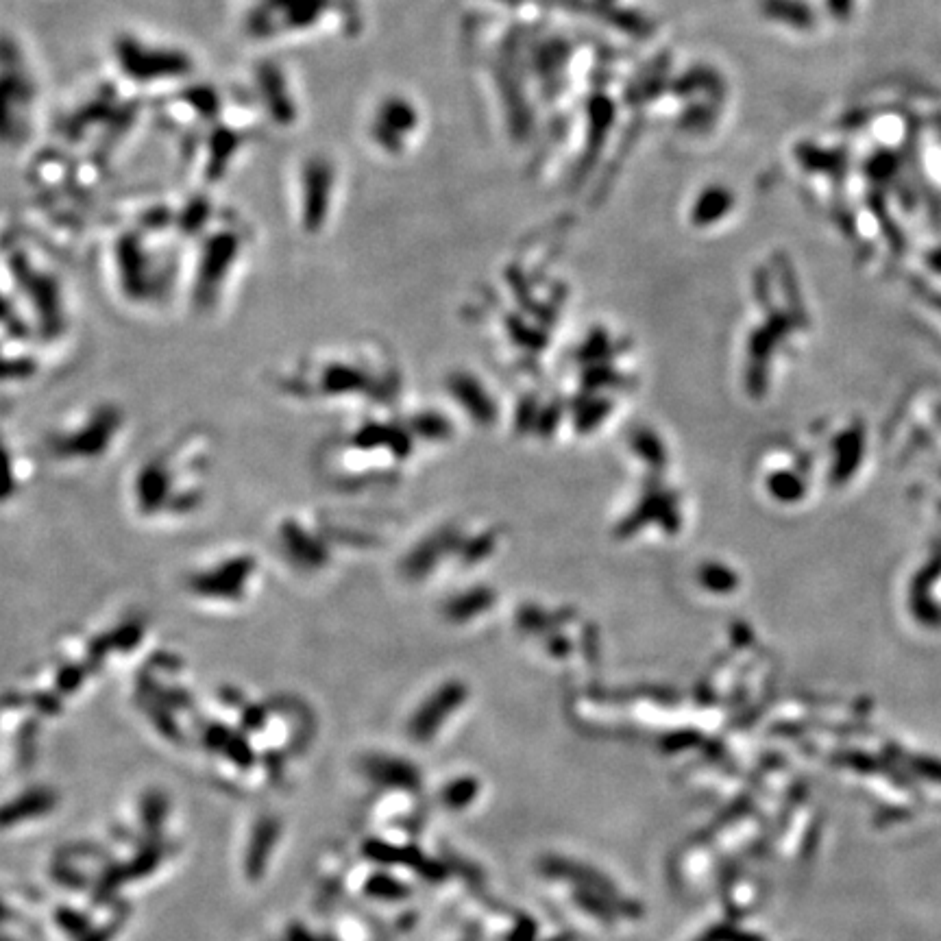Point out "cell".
I'll return each mask as SVG.
<instances>
[{"instance_id": "1", "label": "cell", "mask_w": 941, "mask_h": 941, "mask_svg": "<svg viewBox=\"0 0 941 941\" xmlns=\"http://www.w3.org/2000/svg\"><path fill=\"white\" fill-rule=\"evenodd\" d=\"M116 59L120 70L138 83L177 79L192 68V61L183 53L133 38H122L116 44Z\"/></svg>"}, {"instance_id": "2", "label": "cell", "mask_w": 941, "mask_h": 941, "mask_svg": "<svg viewBox=\"0 0 941 941\" xmlns=\"http://www.w3.org/2000/svg\"><path fill=\"white\" fill-rule=\"evenodd\" d=\"M323 0H264L253 11L249 29L255 38H284V33L303 31L319 20Z\"/></svg>"}, {"instance_id": "3", "label": "cell", "mask_w": 941, "mask_h": 941, "mask_svg": "<svg viewBox=\"0 0 941 941\" xmlns=\"http://www.w3.org/2000/svg\"><path fill=\"white\" fill-rule=\"evenodd\" d=\"M915 769H920L922 774H926L928 778H935V780H941V763L937 761H928V759H918L915 761Z\"/></svg>"}, {"instance_id": "4", "label": "cell", "mask_w": 941, "mask_h": 941, "mask_svg": "<svg viewBox=\"0 0 941 941\" xmlns=\"http://www.w3.org/2000/svg\"><path fill=\"white\" fill-rule=\"evenodd\" d=\"M473 785L475 782H460V785H456V789H451L449 804H464L462 793H469V796H473V791H475Z\"/></svg>"}]
</instances>
